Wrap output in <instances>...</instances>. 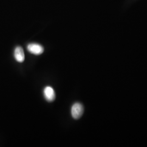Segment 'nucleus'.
<instances>
[{
  "label": "nucleus",
  "mask_w": 147,
  "mask_h": 147,
  "mask_svg": "<svg viewBox=\"0 0 147 147\" xmlns=\"http://www.w3.org/2000/svg\"><path fill=\"white\" fill-rule=\"evenodd\" d=\"M84 111L83 105L80 102H76L72 106L71 109V116L75 119H78L82 116Z\"/></svg>",
  "instance_id": "1"
},
{
  "label": "nucleus",
  "mask_w": 147,
  "mask_h": 147,
  "mask_svg": "<svg viewBox=\"0 0 147 147\" xmlns=\"http://www.w3.org/2000/svg\"><path fill=\"white\" fill-rule=\"evenodd\" d=\"M27 49L30 53L36 55H39L42 54L44 52V47L39 44L37 43H31L27 45Z\"/></svg>",
  "instance_id": "2"
},
{
  "label": "nucleus",
  "mask_w": 147,
  "mask_h": 147,
  "mask_svg": "<svg viewBox=\"0 0 147 147\" xmlns=\"http://www.w3.org/2000/svg\"><path fill=\"white\" fill-rule=\"evenodd\" d=\"M43 93L45 99L49 102H52L55 100L56 94L54 89L50 86H47L43 91Z\"/></svg>",
  "instance_id": "3"
},
{
  "label": "nucleus",
  "mask_w": 147,
  "mask_h": 147,
  "mask_svg": "<svg viewBox=\"0 0 147 147\" xmlns=\"http://www.w3.org/2000/svg\"><path fill=\"white\" fill-rule=\"evenodd\" d=\"M14 58L19 63H22L25 61V53L23 49L21 47H17L14 50Z\"/></svg>",
  "instance_id": "4"
}]
</instances>
